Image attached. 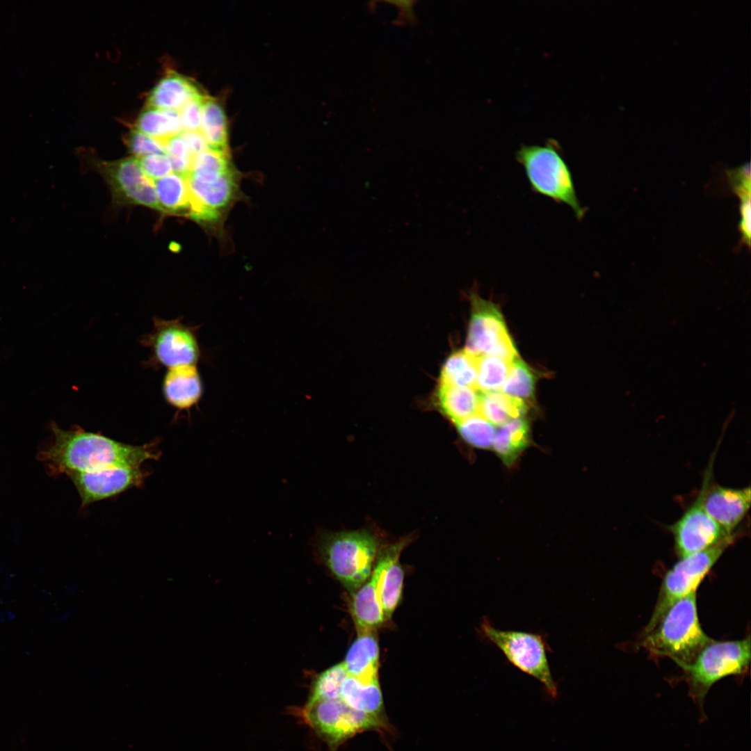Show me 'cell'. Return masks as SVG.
Returning a JSON list of instances; mask_svg holds the SVG:
<instances>
[{
    "mask_svg": "<svg viewBox=\"0 0 751 751\" xmlns=\"http://www.w3.org/2000/svg\"><path fill=\"white\" fill-rule=\"evenodd\" d=\"M298 713L305 723L328 743L331 751L364 731L389 729L387 720L355 710L341 698L307 700Z\"/></svg>",
    "mask_w": 751,
    "mask_h": 751,
    "instance_id": "obj_6",
    "label": "cell"
},
{
    "mask_svg": "<svg viewBox=\"0 0 751 751\" xmlns=\"http://www.w3.org/2000/svg\"><path fill=\"white\" fill-rule=\"evenodd\" d=\"M712 640L700 625L695 591L666 611L655 627L645 634L641 646L652 655L671 659L683 669Z\"/></svg>",
    "mask_w": 751,
    "mask_h": 751,
    "instance_id": "obj_2",
    "label": "cell"
},
{
    "mask_svg": "<svg viewBox=\"0 0 751 751\" xmlns=\"http://www.w3.org/2000/svg\"><path fill=\"white\" fill-rule=\"evenodd\" d=\"M455 426L462 439L469 445L482 449L492 446L496 428L481 415L475 414Z\"/></svg>",
    "mask_w": 751,
    "mask_h": 751,
    "instance_id": "obj_31",
    "label": "cell"
},
{
    "mask_svg": "<svg viewBox=\"0 0 751 751\" xmlns=\"http://www.w3.org/2000/svg\"><path fill=\"white\" fill-rule=\"evenodd\" d=\"M751 657L750 638L716 641L712 640L697 654L695 660L683 668L689 695L700 706L712 686L720 679L739 675L748 668Z\"/></svg>",
    "mask_w": 751,
    "mask_h": 751,
    "instance_id": "obj_5",
    "label": "cell"
},
{
    "mask_svg": "<svg viewBox=\"0 0 751 751\" xmlns=\"http://www.w3.org/2000/svg\"><path fill=\"white\" fill-rule=\"evenodd\" d=\"M189 216L198 221H212L233 197L235 179L231 169L215 172H189Z\"/></svg>",
    "mask_w": 751,
    "mask_h": 751,
    "instance_id": "obj_12",
    "label": "cell"
},
{
    "mask_svg": "<svg viewBox=\"0 0 751 751\" xmlns=\"http://www.w3.org/2000/svg\"><path fill=\"white\" fill-rule=\"evenodd\" d=\"M181 135L186 141L193 157L208 148L207 143L200 131H182Z\"/></svg>",
    "mask_w": 751,
    "mask_h": 751,
    "instance_id": "obj_38",
    "label": "cell"
},
{
    "mask_svg": "<svg viewBox=\"0 0 751 751\" xmlns=\"http://www.w3.org/2000/svg\"><path fill=\"white\" fill-rule=\"evenodd\" d=\"M476 358L465 350H459L452 353L446 360L441 370L439 385L476 387Z\"/></svg>",
    "mask_w": 751,
    "mask_h": 751,
    "instance_id": "obj_28",
    "label": "cell"
},
{
    "mask_svg": "<svg viewBox=\"0 0 751 751\" xmlns=\"http://www.w3.org/2000/svg\"><path fill=\"white\" fill-rule=\"evenodd\" d=\"M481 394L475 387L439 385L437 403L441 412L455 426L478 414Z\"/></svg>",
    "mask_w": 751,
    "mask_h": 751,
    "instance_id": "obj_20",
    "label": "cell"
},
{
    "mask_svg": "<svg viewBox=\"0 0 751 751\" xmlns=\"http://www.w3.org/2000/svg\"><path fill=\"white\" fill-rule=\"evenodd\" d=\"M709 474L701 489L702 503L706 513L729 535L747 514L751 502L750 487L731 488L709 485Z\"/></svg>",
    "mask_w": 751,
    "mask_h": 751,
    "instance_id": "obj_16",
    "label": "cell"
},
{
    "mask_svg": "<svg viewBox=\"0 0 751 751\" xmlns=\"http://www.w3.org/2000/svg\"><path fill=\"white\" fill-rule=\"evenodd\" d=\"M530 442V428L524 417L513 419L496 429L492 448L507 466L513 465Z\"/></svg>",
    "mask_w": 751,
    "mask_h": 751,
    "instance_id": "obj_21",
    "label": "cell"
},
{
    "mask_svg": "<svg viewBox=\"0 0 751 751\" xmlns=\"http://www.w3.org/2000/svg\"><path fill=\"white\" fill-rule=\"evenodd\" d=\"M380 548L378 536L366 529L323 532L316 540L319 558L351 594L370 576Z\"/></svg>",
    "mask_w": 751,
    "mask_h": 751,
    "instance_id": "obj_3",
    "label": "cell"
},
{
    "mask_svg": "<svg viewBox=\"0 0 751 751\" xmlns=\"http://www.w3.org/2000/svg\"><path fill=\"white\" fill-rule=\"evenodd\" d=\"M341 699L355 710L387 719L379 682L364 684L348 675L341 685Z\"/></svg>",
    "mask_w": 751,
    "mask_h": 751,
    "instance_id": "obj_22",
    "label": "cell"
},
{
    "mask_svg": "<svg viewBox=\"0 0 751 751\" xmlns=\"http://www.w3.org/2000/svg\"><path fill=\"white\" fill-rule=\"evenodd\" d=\"M535 377L530 367L519 357L510 364L509 372L501 390L524 401L533 397Z\"/></svg>",
    "mask_w": 751,
    "mask_h": 751,
    "instance_id": "obj_30",
    "label": "cell"
},
{
    "mask_svg": "<svg viewBox=\"0 0 751 751\" xmlns=\"http://www.w3.org/2000/svg\"><path fill=\"white\" fill-rule=\"evenodd\" d=\"M347 675L370 684L378 681L379 646L376 630L357 631L343 662Z\"/></svg>",
    "mask_w": 751,
    "mask_h": 751,
    "instance_id": "obj_18",
    "label": "cell"
},
{
    "mask_svg": "<svg viewBox=\"0 0 751 751\" xmlns=\"http://www.w3.org/2000/svg\"><path fill=\"white\" fill-rule=\"evenodd\" d=\"M150 475L141 467H118L91 472H74L67 476L76 487L81 508L140 487Z\"/></svg>",
    "mask_w": 751,
    "mask_h": 751,
    "instance_id": "obj_13",
    "label": "cell"
},
{
    "mask_svg": "<svg viewBox=\"0 0 751 751\" xmlns=\"http://www.w3.org/2000/svg\"><path fill=\"white\" fill-rule=\"evenodd\" d=\"M180 318L165 320L153 318V328L140 339L150 351L146 364L168 369L184 365H195L200 351L193 330Z\"/></svg>",
    "mask_w": 751,
    "mask_h": 751,
    "instance_id": "obj_10",
    "label": "cell"
},
{
    "mask_svg": "<svg viewBox=\"0 0 751 751\" xmlns=\"http://www.w3.org/2000/svg\"><path fill=\"white\" fill-rule=\"evenodd\" d=\"M481 633L496 645L515 667L540 681L548 694L556 697L557 684L550 670L547 652L550 650L544 636L530 632L501 630L484 617Z\"/></svg>",
    "mask_w": 751,
    "mask_h": 751,
    "instance_id": "obj_7",
    "label": "cell"
},
{
    "mask_svg": "<svg viewBox=\"0 0 751 751\" xmlns=\"http://www.w3.org/2000/svg\"><path fill=\"white\" fill-rule=\"evenodd\" d=\"M163 144L165 154L171 162L172 170L187 177L191 169L193 156L181 134L165 140Z\"/></svg>",
    "mask_w": 751,
    "mask_h": 751,
    "instance_id": "obj_33",
    "label": "cell"
},
{
    "mask_svg": "<svg viewBox=\"0 0 751 751\" xmlns=\"http://www.w3.org/2000/svg\"><path fill=\"white\" fill-rule=\"evenodd\" d=\"M204 97L203 95L194 97L178 111L183 131H200Z\"/></svg>",
    "mask_w": 751,
    "mask_h": 751,
    "instance_id": "obj_36",
    "label": "cell"
},
{
    "mask_svg": "<svg viewBox=\"0 0 751 751\" xmlns=\"http://www.w3.org/2000/svg\"><path fill=\"white\" fill-rule=\"evenodd\" d=\"M161 211L176 213L187 211L190 206V193L186 177L170 173L154 182Z\"/></svg>",
    "mask_w": 751,
    "mask_h": 751,
    "instance_id": "obj_25",
    "label": "cell"
},
{
    "mask_svg": "<svg viewBox=\"0 0 751 751\" xmlns=\"http://www.w3.org/2000/svg\"><path fill=\"white\" fill-rule=\"evenodd\" d=\"M402 551L396 552L387 565L379 583V598L385 621H389L402 594L404 572L399 562Z\"/></svg>",
    "mask_w": 751,
    "mask_h": 751,
    "instance_id": "obj_27",
    "label": "cell"
},
{
    "mask_svg": "<svg viewBox=\"0 0 751 751\" xmlns=\"http://www.w3.org/2000/svg\"><path fill=\"white\" fill-rule=\"evenodd\" d=\"M348 676L343 663L335 664L315 678L308 700H332L341 698V688Z\"/></svg>",
    "mask_w": 751,
    "mask_h": 751,
    "instance_id": "obj_32",
    "label": "cell"
},
{
    "mask_svg": "<svg viewBox=\"0 0 751 751\" xmlns=\"http://www.w3.org/2000/svg\"><path fill=\"white\" fill-rule=\"evenodd\" d=\"M471 305L465 350L475 358L490 355L511 363L519 356L498 307L475 293Z\"/></svg>",
    "mask_w": 751,
    "mask_h": 751,
    "instance_id": "obj_9",
    "label": "cell"
},
{
    "mask_svg": "<svg viewBox=\"0 0 751 751\" xmlns=\"http://www.w3.org/2000/svg\"><path fill=\"white\" fill-rule=\"evenodd\" d=\"M515 158L534 193L568 206L578 220L583 218L586 209L577 197L572 172L556 140L549 139L542 145H521Z\"/></svg>",
    "mask_w": 751,
    "mask_h": 751,
    "instance_id": "obj_4",
    "label": "cell"
},
{
    "mask_svg": "<svg viewBox=\"0 0 751 751\" xmlns=\"http://www.w3.org/2000/svg\"><path fill=\"white\" fill-rule=\"evenodd\" d=\"M670 530L679 558L707 549L731 535L704 510L701 491L683 515L671 525Z\"/></svg>",
    "mask_w": 751,
    "mask_h": 751,
    "instance_id": "obj_14",
    "label": "cell"
},
{
    "mask_svg": "<svg viewBox=\"0 0 751 751\" xmlns=\"http://www.w3.org/2000/svg\"><path fill=\"white\" fill-rule=\"evenodd\" d=\"M144 174L150 180H157L171 173V162L165 153L148 154L137 158Z\"/></svg>",
    "mask_w": 751,
    "mask_h": 751,
    "instance_id": "obj_35",
    "label": "cell"
},
{
    "mask_svg": "<svg viewBox=\"0 0 751 751\" xmlns=\"http://www.w3.org/2000/svg\"><path fill=\"white\" fill-rule=\"evenodd\" d=\"M740 215V231L745 243L750 245V198L741 200Z\"/></svg>",
    "mask_w": 751,
    "mask_h": 751,
    "instance_id": "obj_37",
    "label": "cell"
},
{
    "mask_svg": "<svg viewBox=\"0 0 751 751\" xmlns=\"http://www.w3.org/2000/svg\"><path fill=\"white\" fill-rule=\"evenodd\" d=\"M528 410L526 403L502 391L482 392L478 414L494 426L524 417Z\"/></svg>",
    "mask_w": 751,
    "mask_h": 751,
    "instance_id": "obj_23",
    "label": "cell"
},
{
    "mask_svg": "<svg viewBox=\"0 0 751 751\" xmlns=\"http://www.w3.org/2000/svg\"><path fill=\"white\" fill-rule=\"evenodd\" d=\"M54 441L42 454L55 474L91 472L118 467H141L146 461L158 460L161 452L159 442L140 446L124 444L101 433L81 428L63 430L51 425Z\"/></svg>",
    "mask_w": 751,
    "mask_h": 751,
    "instance_id": "obj_1",
    "label": "cell"
},
{
    "mask_svg": "<svg viewBox=\"0 0 751 751\" xmlns=\"http://www.w3.org/2000/svg\"><path fill=\"white\" fill-rule=\"evenodd\" d=\"M227 129L226 115L221 104L217 100L205 96L200 132L208 148L227 152Z\"/></svg>",
    "mask_w": 751,
    "mask_h": 751,
    "instance_id": "obj_24",
    "label": "cell"
},
{
    "mask_svg": "<svg viewBox=\"0 0 751 751\" xmlns=\"http://www.w3.org/2000/svg\"><path fill=\"white\" fill-rule=\"evenodd\" d=\"M411 540V538L405 537L380 547L367 581L352 594L350 613L357 631L376 630L386 622L379 598L380 577L391 557L396 552L403 551Z\"/></svg>",
    "mask_w": 751,
    "mask_h": 751,
    "instance_id": "obj_11",
    "label": "cell"
},
{
    "mask_svg": "<svg viewBox=\"0 0 751 751\" xmlns=\"http://www.w3.org/2000/svg\"><path fill=\"white\" fill-rule=\"evenodd\" d=\"M129 151L136 158L152 154L165 153L163 141L152 138L136 129H134L127 138Z\"/></svg>",
    "mask_w": 751,
    "mask_h": 751,
    "instance_id": "obj_34",
    "label": "cell"
},
{
    "mask_svg": "<svg viewBox=\"0 0 751 751\" xmlns=\"http://www.w3.org/2000/svg\"><path fill=\"white\" fill-rule=\"evenodd\" d=\"M476 387L482 392L501 389L508 376L510 362L499 357L485 355L476 358Z\"/></svg>",
    "mask_w": 751,
    "mask_h": 751,
    "instance_id": "obj_29",
    "label": "cell"
},
{
    "mask_svg": "<svg viewBox=\"0 0 751 751\" xmlns=\"http://www.w3.org/2000/svg\"><path fill=\"white\" fill-rule=\"evenodd\" d=\"M163 396L168 405L178 412L188 410L199 401L202 385L195 365H184L168 369L162 381Z\"/></svg>",
    "mask_w": 751,
    "mask_h": 751,
    "instance_id": "obj_17",
    "label": "cell"
},
{
    "mask_svg": "<svg viewBox=\"0 0 751 751\" xmlns=\"http://www.w3.org/2000/svg\"><path fill=\"white\" fill-rule=\"evenodd\" d=\"M135 129L163 142L183 131L178 111L148 106L138 116Z\"/></svg>",
    "mask_w": 751,
    "mask_h": 751,
    "instance_id": "obj_26",
    "label": "cell"
},
{
    "mask_svg": "<svg viewBox=\"0 0 751 751\" xmlns=\"http://www.w3.org/2000/svg\"><path fill=\"white\" fill-rule=\"evenodd\" d=\"M102 172L118 200L161 211L154 183L144 174L137 158L104 163Z\"/></svg>",
    "mask_w": 751,
    "mask_h": 751,
    "instance_id": "obj_15",
    "label": "cell"
},
{
    "mask_svg": "<svg viewBox=\"0 0 751 751\" xmlns=\"http://www.w3.org/2000/svg\"><path fill=\"white\" fill-rule=\"evenodd\" d=\"M734 539V534L731 535L707 549L680 558L666 572L645 633L655 627L675 602L697 590L705 575Z\"/></svg>",
    "mask_w": 751,
    "mask_h": 751,
    "instance_id": "obj_8",
    "label": "cell"
},
{
    "mask_svg": "<svg viewBox=\"0 0 751 751\" xmlns=\"http://www.w3.org/2000/svg\"><path fill=\"white\" fill-rule=\"evenodd\" d=\"M201 95L188 78L170 72L150 92L147 106L178 111L187 102Z\"/></svg>",
    "mask_w": 751,
    "mask_h": 751,
    "instance_id": "obj_19",
    "label": "cell"
}]
</instances>
